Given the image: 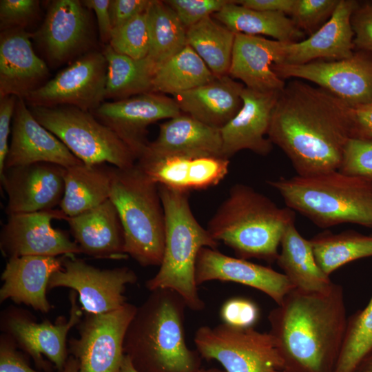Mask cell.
Returning <instances> with one entry per match:
<instances>
[{"mask_svg": "<svg viewBox=\"0 0 372 372\" xmlns=\"http://www.w3.org/2000/svg\"><path fill=\"white\" fill-rule=\"evenodd\" d=\"M267 136L298 176L338 170L352 138L351 107L320 87L294 79L280 93Z\"/></svg>", "mask_w": 372, "mask_h": 372, "instance_id": "1", "label": "cell"}, {"mask_svg": "<svg viewBox=\"0 0 372 372\" xmlns=\"http://www.w3.org/2000/svg\"><path fill=\"white\" fill-rule=\"evenodd\" d=\"M347 319L341 285L291 290L268 316L285 372H333Z\"/></svg>", "mask_w": 372, "mask_h": 372, "instance_id": "2", "label": "cell"}, {"mask_svg": "<svg viewBox=\"0 0 372 372\" xmlns=\"http://www.w3.org/2000/svg\"><path fill=\"white\" fill-rule=\"evenodd\" d=\"M183 299L170 289H156L138 307L124 338L125 355L139 372H195L201 356L190 349L184 331Z\"/></svg>", "mask_w": 372, "mask_h": 372, "instance_id": "3", "label": "cell"}, {"mask_svg": "<svg viewBox=\"0 0 372 372\" xmlns=\"http://www.w3.org/2000/svg\"><path fill=\"white\" fill-rule=\"evenodd\" d=\"M294 211L280 207L251 187L237 183L209 220L207 229L242 259L276 261L278 247Z\"/></svg>", "mask_w": 372, "mask_h": 372, "instance_id": "4", "label": "cell"}, {"mask_svg": "<svg viewBox=\"0 0 372 372\" xmlns=\"http://www.w3.org/2000/svg\"><path fill=\"white\" fill-rule=\"evenodd\" d=\"M287 207L318 227L344 223L372 227V183L338 170L269 180Z\"/></svg>", "mask_w": 372, "mask_h": 372, "instance_id": "5", "label": "cell"}, {"mask_svg": "<svg viewBox=\"0 0 372 372\" xmlns=\"http://www.w3.org/2000/svg\"><path fill=\"white\" fill-rule=\"evenodd\" d=\"M158 189L165 217V247L159 270L145 287L150 291L172 290L183 299L187 307L201 311L205 302L195 280L197 256L203 247L216 249L219 242L194 217L189 192L163 185H158Z\"/></svg>", "mask_w": 372, "mask_h": 372, "instance_id": "6", "label": "cell"}, {"mask_svg": "<svg viewBox=\"0 0 372 372\" xmlns=\"http://www.w3.org/2000/svg\"><path fill=\"white\" fill-rule=\"evenodd\" d=\"M110 198L122 224L125 254L141 266H160L165 217L158 185L136 163L114 167Z\"/></svg>", "mask_w": 372, "mask_h": 372, "instance_id": "7", "label": "cell"}, {"mask_svg": "<svg viewBox=\"0 0 372 372\" xmlns=\"http://www.w3.org/2000/svg\"><path fill=\"white\" fill-rule=\"evenodd\" d=\"M28 107L36 120L83 163H108L117 168L136 164L130 147L91 112L70 105Z\"/></svg>", "mask_w": 372, "mask_h": 372, "instance_id": "8", "label": "cell"}, {"mask_svg": "<svg viewBox=\"0 0 372 372\" xmlns=\"http://www.w3.org/2000/svg\"><path fill=\"white\" fill-rule=\"evenodd\" d=\"M194 342L201 358L216 360L225 372H285L273 336L253 327L204 325L196 331Z\"/></svg>", "mask_w": 372, "mask_h": 372, "instance_id": "9", "label": "cell"}, {"mask_svg": "<svg viewBox=\"0 0 372 372\" xmlns=\"http://www.w3.org/2000/svg\"><path fill=\"white\" fill-rule=\"evenodd\" d=\"M107 63L102 51L74 60L25 99L28 106L70 105L93 112L105 99Z\"/></svg>", "mask_w": 372, "mask_h": 372, "instance_id": "10", "label": "cell"}, {"mask_svg": "<svg viewBox=\"0 0 372 372\" xmlns=\"http://www.w3.org/2000/svg\"><path fill=\"white\" fill-rule=\"evenodd\" d=\"M137 307L127 302L104 313H86L79 323V338L70 341L79 372H118L125 355L123 343Z\"/></svg>", "mask_w": 372, "mask_h": 372, "instance_id": "11", "label": "cell"}, {"mask_svg": "<svg viewBox=\"0 0 372 372\" xmlns=\"http://www.w3.org/2000/svg\"><path fill=\"white\" fill-rule=\"evenodd\" d=\"M136 281V274L129 267L100 269L74 256H64L62 267L52 275L48 289H72L78 293L81 309L97 314L118 309L126 304V287Z\"/></svg>", "mask_w": 372, "mask_h": 372, "instance_id": "12", "label": "cell"}, {"mask_svg": "<svg viewBox=\"0 0 372 372\" xmlns=\"http://www.w3.org/2000/svg\"><path fill=\"white\" fill-rule=\"evenodd\" d=\"M272 69L282 80L293 78L314 83L351 107L372 103V59L364 54L301 65L273 64Z\"/></svg>", "mask_w": 372, "mask_h": 372, "instance_id": "13", "label": "cell"}, {"mask_svg": "<svg viewBox=\"0 0 372 372\" xmlns=\"http://www.w3.org/2000/svg\"><path fill=\"white\" fill-rule=\"evenodd\" d=\"M60 209L8 215L0 233V248L8 257L24 256H74L81 251L63 231L54 228V219L65 220Z\"/></svg>", "mask_w": 372, "mask_h": 372, "instance_id": "14", "label": "cell"}, {"mask_svg": "<svg viewBox=\"0 0 372 372\" xmlns=\"http://www.w3.org/2000/svg\"><path fill=\"white\" fill-rule=\"evenodd\" d=\"M92 113L117 134L132 151L137 161L150 142L147 139L148 126L182 112L172 97L148 92L103 102Z\"/></svg>", "mask_w": 372, "mask_h": 372, "instance_id": "15", "label": "cell"}, {"mask_svg": "<svg viewBox=\"0 0 372 372\" xmlns=\"http://www.w3.org/2000/svg\"><path fill=\"white\" fill-rule=\"evenodd\" d=\"M32 37L52 64L60 65L78 59L93 50L90 10L79 0L52 1L41 26Z\"/></svg>", "mask_w": 372, "mask_h": 372, "instance_id": "16", "label": "cell"}, {"mask_svg": "<svg viewBox=\"0 0 372 372\" xmlns=\"http://www.w3.org/2000/svg\"><path fill=\"white\" fill-rule=\"evenodd\" d=\"M65 167L39 162L5 168L0 175L7 215L54 209L64 194Z\"/></svg>", "mask_w": 372, "mask_h": 372, "instance_id": "17", "label": "cell"}, {"mask_svg": "<svg viewBox=\"0 0 372 372\" xmlns=\"http://www.w3.org/2000/svg\"><path fill=\"white\" fill-rule=\"evenodd\" d=\"M136 163L158 185L189 193L218 185L228 173L229 159L218 156L144 154Z\"/></svg>", "mask_w": 372, "mask_h": 372, "instance_id": "18", "label": "cell"}, {"mask_svg": "<svg viewBox=\"0 0 372 372\" xmlns=\"http://www.w3.org/2000/svg\"><path fill=\"white\" fill-rule=\"evenodd\" d=\"M195 280L198 287L211 280L240 283L265 293L277 304L294 289L284 273L210 247H203L198 252Z\"/></svg>", "mask_w": 372, "mask_h": 372, "instance_id": "19", "label": "cell"}, {"mask_svg": "<svg viewBox=\"0 0 372 372\" xmlns=\"http://www.w3.org/2000/svg\"><path fill=\"white\" fill-rule=\"evenodd\" d=\"M39 162L65 168L83 163L36 120L24 99L18 97L4 169Z\"/></svg>", "mask_w": 372, "mask_h": 372, "instance_id": "20", "label": "cell"}, {"mask_svg": "<svg viewBox=\"0 0 372 372\" xmlns=\"http://www.w3.org/2000/svg\"><path fill=\"white\" fill-rule=\"evenodd\" d=\"M280 92H258L246 87L242 92V105L223 128L222 156L229 159L240 150L266 156L273 144L268 134L272 112Z\"/></svg>", "mask_w": 372, "mask_h": 372, "instance_id": "21", "label": "cell"}, {"mask_svg": "<svg viewBox=\"0 0 372 372\" xmlns=\"http://www.w3.org/2000/svg\"><path fill=\"white\" fill-rule=\"evenodd\" d=\"M353 0H340L331 18L313 34L298 42L283 43L278 64L301 65L318 60L337 61L354 53L351 17Z\"/></svg>", "mask_w": 372, "mask_h": 372, "instance_id": "22", "label": "cell"}, {"mask_svg": "<svg viewBox=\"0 0 372 372\" xmlns=\"http://www.w3.org/2000/svg\"><path fill=\"white\" fill-rule=\"evenodd\" d=\"M31 37L23 28L1 32L0 98L25 99L48 81V68L34 52Z\"/></svg>", "mask_w": 372, "mask_h": 372, "instance_id": "23", "label": "cell"}, {"mask_svg": "<svg viewBox=\"0 0 372 372\" xmlns=\"http://www.w3.org/2000/svg\"><path fill=\"white\" fill-rule=\"evenodd\" d=\"M71 296L70 318L59 319L55 324L48 320L34 322L23 314L10 313L6 316L5 328L14 341L26 351L36 362L46 356L56 367L62 371L67 362L66 338L70 330L78 324L82 309L76 302L74 293Z\"/></svg>", "mask_w": 372, "mask_h": 372, "instance_id": "24", "label": "cell"}, {"mask_svg": "<svg viewBox=\"0 0 372 372\" xmlns=\"http://www.w3.org/2000/svg\"><path fill=\"white\" fill-rule=\"evenodd\" d=\"M284 42L236 33L229 76L258 92H281L286 83L273 70L281 60Z\"/></svg>", "mask_w": 372, "mask_h": 372, "instance_id": "25", "label": "cell"}, {"mask_svg": "<svg viewBox=\"0 0 372 372\" xmlns=\"http://www.w3.org/2000/svg\"><path fill=\"white\" fill-rule=\"evenodd\" d=\"M65 221L81 254L100 259L128 257L125 251L122 224L110 198L92 209L67 217Z\"/></svg>", "mask_w": 372, "mask_h": 372, "instance_id": "26", "label": "cell"}, {"mask_svg": "<svg viewBox=\"0 0 372 372\" xmlns=\"http://www.w3.org/2000/svg\"><path fill=\"white\" fill-rule=\"evenodd\" d=\"M62 267V258L53 256H24L8 258L1 274L0 301L10 299L43 313L51 305L46 297L52 275Z\"/></svg>", "mask_w": 372, "mask_h": 372, "instance_id": "27", "label": "cell"}, {"mask_svg": "<svg viewBox=\"0 0 372 372\" xmlns=\"http://www.w3.org/2000/svg\"><path fill=\"white\" fill-rule=\"evenodd\" d=\"M245 86L229 75L172 96L181 112L215 128L221 129L239 112Z\"/></svg>", "mask_w": 372, "mask_h": 372, "instance_id": "28", "label": "cell"}, {"mask_svg": "<svg viewBox=\"0 0 372 372\" xmlns=\"http://www.w3.org/2000/svg\"><path fill=\"white\" fill-rule=\"evenodd\" d=\"M222 145L220 129L182 112L159 125L157 138L143 154L223 156Z\"/></svg>", "mask_w": 372, "mask_h": 372, "instance_id": "29", "label": "cell"}, {"mask_svg": "<svg viewBox=\"0 0 372 372\" xmlns=\"http://www.w3.org/2000/svg\"><path fill=\"white\" fill-rule=\"evenodd\" d=\"M114 166L79 164L65 168V189L60 209L74 216L102 204L110 197Z\"/></svg>", "mask_w": 372, "mask_h": 372, "instance_id": "30", "label": "cell"}, {"mask_svg": "<svg viewBox=\"0 0 372 372\" xmlns=\"http://www.w3.org/2000/svg\"><path fill=\"white\" fill-rule=\"evenodd\" d=\"M276 262L294 289L321 292L333 284L318 265L310 240L299 233L293 223L287 228Z\"/></svg>", "mask_w": 372, "mask_h": 372, "instance_id": "31", "label": "cell"}, {"mask_svg": "<svg viewBox=\"0 0 372 372\" xmlns=\"http://www.w3.org/2000/svg\"><path fill=\"white\" fill-rule=\"evenodd\" d=\"M212 17L235 34L269 36L284 43L304 39L305 33L287 14L255 10L236 3L234 0Z\"/></svg>", "mask_w": 372, "mask_h": 372, "instance_id": "32", "label": "cell"}, {"mask_svg": "<svg viewBox=\"0 0 372 372\" xmlns=\"http://www.w3.org/2000/svg\"><path fill=\"white\" fill-rule=\"evenodd\" d=\"M102 52L107 63L105 99L118 101L153 92L158 65L148 56L135 59L116 52L109 44Z\"/></svg>", "mask_w": 372, "mask_h": 372, "instance_id": "33", "label": "cell"}, {"mask_svg": "<svg viewBox=\"0 0 372 372\" xmlns=\"http://www.w3.org/2000/svg\"><path fill=\"white\" fill-rule=\"evenodd\" d=\"M235 33L209 16L187 29V43L216 76L229 75Z\"/></svg>", "mask_w": 372, "mask_h": 372, "instance_id": "34", "label": "cell"}, {"mask_svg": "<svg viewBox=\"0 0 372 372\" xmlns=\"http://www.w3.org/2000/svg\"><path fill=\"white\" fill-rule=\"evenodd\" d=\"M216 77L197 53L187 45L157 67L153 92L173 96L203 85Z\"/></svg>", "mask_w": 372, "mask_h": 372, "instance_id": "35", "label": "cell"}, {"mask_svg": "<svg viewBox=\"0 0 372 372\" xmlns=\"http://www.w3.org/2000/svg\"><path fill=\"white\" fill-rule=\"evenodd\" d=\"M149 50L148 56L158 66L187 45V29L164 1L151 0L147 10Z\"/></svg>", "mask_w": 372, "mask_h": 372, "instance_id": "36", "label": "cell"}, {"mask_svg": "<svg viewBox=\"0 0 372 372\" xmlns=\"http://www.w3.org/2000/svg\"><path fill=\"white\" fill-rule=\"evenodd\" d=\"M310 241L316 262L327 276L351 261L372 256V235L324 231Z\"/></svg>", "mask_w": 372, "mask_h": 372, "instance_id": "37", "label": "cell"}, {"mask_svg": "<svg viewBox=\"0 0 372 372\" xmlns=\"http://www.w3.org/2000/svg\"><path fill=\"white\" fill-rule=\"evenodd\" d=\"M372 351V297L366 306L347 319L340 352L333 372H354Z\"/></svg>", "mask_w": 372, "mask_h": 372, "instance_id": "38", "label": "cell"}, {"mask_svg": "<svg viewBox=\"0 0 372 372\" xmlns=\"http://www.w3.org/2000/svg\"><path fill=\"white\" fill-rule=\"evenodd\" d=\"M109 45L116 52L135 59L147 57L149 50L147 11L114 29Z\"/></svg>", "mask_w": 372, "mask_h": 372, "instance_id": "39", "label": "cell"}, {"mask_svg": "<svg viewBox=\"0 0 372 372\" xmlns=\"http://www.w3.org/2000/svg\"><path fill=\"white\" fill-rule=\"evenodd\" d=\"M338 171L372 183V139L351 138Z\"/></svg>", "mask_w": 372, "mask_h": 372, "instance_id": "40", "label": "cell"}, {"mask_svg": "<svg viewBox=\"0 0 372 372\" xmlns=\"http://www.w3.org/2000/svg\"><path fill=\"white\" fill-rule=\"evenodd\" d=\"M340 0H296L291 19L309 36L332 16Z\"/></svg>", "mask_w": 372, "mask_h": 372, "instance_id": "41", "label": "cell"}, {"mask_svg": "<svg viewBox=\"0 0 372 372\" xmlns=\"http://www.w3.org/2000/svg\"><path fill=\"white\" fill-rule=\"evenodd\" d=\"M39 0H1V32L25 28L39 15Z\"/></svg>", "mask_w": 372, "mask_h": 372, "instance_id": "42", "label": "cell"}, {"mask_svg": "<svg viewBox=\"0 0 372 372\" xmlns=\"http://www.w3.org/2000/svg\"><path fill=\"white\" fill-rule=\"evenodd\" d=\"M231 0L164 1L177 14L186 29L220 11Z\"/></svg>", "mask_w": 372, "mask_h": 372, "instance_id": "43", "label": "cell"}, {"mask_svg": "<svg viewBox=\"0 0 372 372\" xmlns=\"http://www.w3.org/2000/svg\"><path fill=\"white\" fill-rule=\"evenodd\" d=\"M220 316L223 323L239 328L253 327L259 317V309L251 300L244 298H232L221 307Z\"/></svg>", "mask_w": 372, "mask_h": 372, "instance_id": "44", "label": "cell"}, {"mask_svg": "<svg viewBox=\"0 0 372 372\" xmlns=\"http://www.w3.org/2000/svg\"><path fill=\"white\" fill-rule=\"evenodd\" d=\"M355 47L372 52V4L357 7L351 17Z\"/></svg>", "mask_w": 372, "mask_h": 372, "instance_id": "45", "label": "cell"}, {"mask_svg": "<svg viewBox=\"0 0 372 372\" xmlns=\"http://www.w3.org/2000/svg\"><path fill=\"white\" fill-rule=\"evenodd\" d=\"M151 0H110L109 12L113 30L147 10Z\"/></svg>", "mask_w": 372, "mask_h": 372, "instance_id": "46", "label": "cell"}, {"mask_svg": "<svg viewBox=\"0 0 372 372\" xmlns=\"http://www.w3.org/2000/svg\"><path fill=\"white\" fill-rule=\"evenodd\" d=\"M18 97L8 95L0 98V175L2 174L8 152V137L10 125L14 113Z\"/></svg>", "mask_w": 372, "mask_h": 372, "instance_id": "47", "label": "cell"}, {"mask_svg": "<svg viewBox=\"0 0 372 372\" xmlns=\"http://www.w3.org/2000/svg\"><path fill=\"white\" fill-rule=\"evenodd\" d=\"M11 341L10 336L1 337L0 372H39L29 366Z\"/></svg>", "mask_w": 372, "mask_h": 372, "instance_id": "48", "label": "cell"}, {"mask_svg": "<svg viewBox=\"0 0 372 372\" xmlns=\"http://www.w3.org/2000/svg\"><path fill=\"white\" fill-rule=\"evenodd\" d=\"M83 4L96 14L101 41L109 44L113 28L112 26L109 6L110 0H83Z\"/></svg>", "mask_w": 372, "mask_h": 372, "instance_id": "49", "label": "cell"}, {"mask_svg": "<svg viewBox=\"0 0 372 372\" xmlns=\"http://www.w3.org/2000/svg\"><path fill=\"white\" fill-rule=\"evenodd\" d=\"M352 138L372 139V103L351 107Z\"/></svg>", "mask_w": 372, "mask_h": 372, "instance_id": "50", "label": "cell"}, {"mask_svg": "<svg viewBox=\"0 0 372 372\" xmlns=\"http://www.w3.org/2000/svg\"><path fill=\"white\" fill-rule=\"evenodd\" d=\"M296 0H237L244 7L259 11L278 12L291 15Z\"/></svg>", "mask_w": 372, "mask_h": 372, "instance_id": "51", "label": "cell"}, {"mask_svg": "<svg viewBox=\"0 0 372 372\" xmlns=\"http://www.w3.org/2000/svg\"><path fill=\"white\" fill-rule=\"evenodd\" d=\"M354 372H372V351L360 363Z\"/></svg>", "mask_w": 372, "mask_h": 372, "instance_id": "52", "label": "cell"}, {"mask_svg": "<svg viewBox=\"0 0 372 372\" xmlns=\"http://www.w3.org/2000/svg\"><path fill=\"white\" fill-rule=\"evenodd\" d=\"M118 372H139L134 366L130 358L125 355Z\"/></svg>", "mask_w": 372, "mask_h": 372, "instance_id": "53", "label": "cell"}, {"mask_svg": "<svg viewBox=\"0 0 372 372\" xmlns=\"http://www.w3.org/2000/svg\"><path fill=\"white\" fill-rule=\"evenodd\" d=\"M62 372H79L78 360L73 357L68 358Z\"/></svg>", "mask_w": 372, "mask_h": 372, "instance_id": "54", "label": "cell"}, {"mask_svg": "<svg viewBox=\"0 0 372 372\" xmlns=\"http://www.w3.org/2000/svg\"><path fill=\"white\" fill-rule=\"evenodd\" d=\"M195 372H225V371L224 370L219 369L218 368H209V369L200 368L198 370H197Z\"/></svg>", "mask_w": 372, "mask_h": 372, "instance_id": "55", "label": "cell"}]
</instances>
